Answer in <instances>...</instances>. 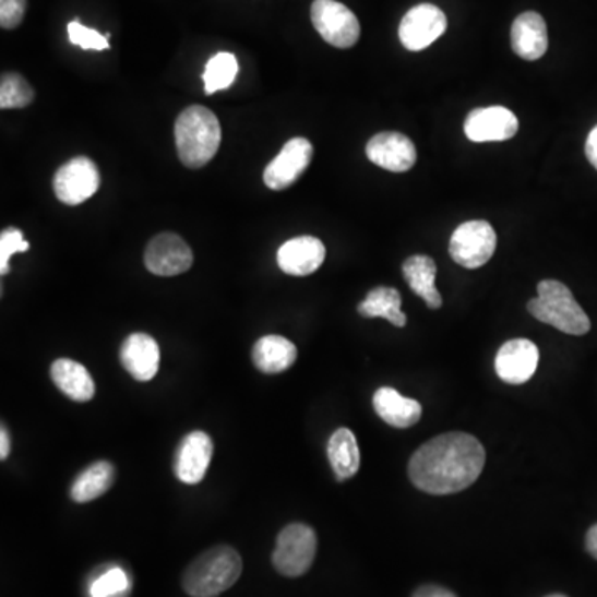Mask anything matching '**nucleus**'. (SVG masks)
Wrapping results in <instances>:
<instances>
[{
  "label": "nucleus",
  "mask_w": 597,
  "mask_h": 597,
  "mask_svg": "<svg viewBox=\"0 0 597 597\" xmlns=\"http://www.w3.org/2000/svg\"><path fill=\"white\" fill-rule=\"evenodd\" d=\"M28 248H31V244L24 241L21 229L9 228L2 231V235H0V273H2V276L11 273L9 261H11L12 254L27 252Z\"/></svg>",
  "instance_id": "c756f323"
},
{
  "label": "nucleus",
  "mask_w": 597,
  "mask_h": 597,
  "mask_svg": "<svg viewBox=\"0 0 597 597\" xmlns=\"http://www.w3.org/2000/svg\"><path fill=\"white\" fill-rule=\"evenodd\" d=\"M115 483V468L111 463L97 462L88 466L73 481L70 488V498L75 503H91L104 497Z\"/></svg>",
  "instance_id": "b1692460"
},
{
  "label": "nucleus",
  "mask_w": 597,
  "mask_h": 597,
  "mask_svg": "<svg viewBox=\"0 0 597 597\" xmlns=\"http://www.w3.org/2000/svg\"><path fill=\"white\" fill-rule=\"evenodd\" d=\"M121 363L133 379L150 382L159 369V347L152 335L136 332L123 343L120 353Z\"/></svg>",
  "instance_id": "f3484780"
},
{
  "label": "nucleus",
  "mask_w": 597,
  "mask_h": 597,
  "mask_svg": "<svg viewBox=\"0 0 597 597\" xmlns=\"http://www.w3.org/2000/svg\"><path fill=\"white\" fill-rule=\"evenodd\" d=\"M411 597H456L452 590L445 589L442 586H435V584H427V586L418 587Z\"/></svg>",
  "instance_id": "2f4dec72"
},
{
  "label": "nucleus",
  "mask_w": 597,
  "mask_h": 597,
  "mask_svg": "<svg viewBox=\"0 0 597 597\" xmlns=\"http://www.w3.org/2000/svg\"><path fill=\"white\" fill-rule=\"evenodd\" d=\"M586 156L590 165L597 169V127L590 130L589 136L586 140Z\"/></svg>",
  "instance_id": "473e14b6"
},
{
  "label": "nucleus",
  "mask_w": 597,
  "mask_h": 597,
  "mask_svg": "<svg viewBox=\"0 0 597 597\" xmlns=\"http://www.w3.org/2000/svg\"><path fill=\"white\" fill-rule=\"evenodd\" d=\"M127 589V573L120 568H110L92 583L91 597H117Z\"/></svg>",
  "instance_id": "cd10ccee"
},
{
  "label": "nucleus",
  "mask_w": 597,
  "mask_h": 597,
  "mask_svg": "<svg viewBox=\"0 0 597 597\" xmlns=\"http://www.w3.org/2000/svg\"><path fill=\"white\" fill-rule=\"evenodd\" d=\"M318 551V536L311 526L292 523L277 536L273 564L286 577H299L311 570Z\"/></svg>",
  "instance_id": "39448f33"
},
{
  "label": "nucleus",
  "mask_w": 597,
  "mask_h": 597,
  "mask_svg": "<svg viewBox=\"0 0 597 597\" xmlns=\"http://www.w3.org/2000/svg\"><path fill=\"white\" fill-rule=\"evenodd\" d=\"M546 597H568V596H563V594H551V596H546Z\"/></svg>",
  "instance_id": "c9c22d12"
},
{
  "label": "nucleus",
  "mask_w": 597,
  "mask_h": 597,
  "mask_svg": "<svg viewBox=\"0 0 597 597\" xmlns=\"http://www.w3.org/2000/svg\"><path fill=\"white\" fill-rule=\"evenodd\" d=\"M238 60L232 53L219 52L207 62L204 70V92L206 95L216 94L219 91H226L235 83L238 75Z\"/></svg>",
  "instance_id": "a878e982"
},
{
  "label": "nucleus",
  "mask_w": 597,
  "mask_h": 597,
  "mask_svg": "<svg viewBox=\"0 0 597 597\" xmlns=\"http://www.w3.org/2000/svg\"><path fill=\"white\" fill-rule=\"evenodd\" d=\"M100 188V171L87 156H76L60 166L53 178V191L63 204L76 206L94 196Z\"/></svg>",
  "instance_id": "6e6552de"
},
{
  "label": "nucleus",
  "mask_w": 597,
  "mask_h": 597,
  "mask_svg": "<svg viewBox=\"0 0 597 597\" xmlns=\"http://www.w3.org/2000/svg\"><path fill=\"white\" fill-rule=\"evenodd\" d=\"M324 260L325 246L314 236L289 239L277 251V264L289 276H311L322 266Z\"/></svg>",
  "instance_id": "dca6fc26"
},
{
  "label": "nucleus",
  "mask_w": 597,
  "mask_h": 597,
  "mask_svg": "<svg viewBox=\"0 0 597 597\" xmlns=\"http://www.w3.org/2000/svg\"><path fill=\"white\" fill-rule=\"evenodd\" d=\"M367 158L380 168L404 174L417 162V150L408 136L383 132L372 136L366 146Z\"/></svg>",
  "instance_id": "4468645a"
},
{
  "label": "nucleus",
  "mask_w": 597,
  "mask_h": 597,
  "mask_svg": "<svg viewBox=\"0 0 597 597\" xmlns=\"http://www.w3.org/2000/svg\"><path fill=\"white\" fill-rule=\"evenodd\" d=\"M327 456L338 481L356 477L360 468V450L349 429L335 430L329 440Z\"/></svg>",
  "instance_id": "5701e85b"
},
{
  "label": "nucleus",
  "mask_w": 597,
  "mask_h": 597,
  "mask_svg": "<svg viewBox=\"0 0 597 597\" xmlns=\"http://www.w3.org/2000/svg\"><path fill=\"white\" fill-rule=\"evenodd\" d=\"M497 232L487 222H468L459 225L450 239V255L466 270H478L493 258Z\"/></svg>",
  "instance_id": "0eeeda50"
},
{
  "label": "nucleus",
  "mask_w": 597,
  "mask_h": 597,
  "mask_svg": "<svg viewBox=\"0 0 597 597\" xmlns=\"http://www.w3.org/2000/svg\"><path fill=\"white\" fill-rule=\"evenodd\" d=\"M314 148L306 139H292L264 169V183L274 191L287 190L311 165Z\"/></svg>",
  "instance_id": "9b49d317"
},
{
  "label": "nucleus",
  "mask_w": 597,
  "mask_h": 597,
  "mask_svg": "<svg viewBox=\"0 0 597 597\" xmlns=\"http://www.w3.org/2000/svg\"><path fill=\"white\" fill-rule=\"evenodd\" d=\"M213 442L204 432H191L181 440L175 459V474L181 483L198 485L206 477L213 458Z\"/></svg>",
  "instance_id": "2eb2a0df"
},
{
  "label": "nucleus",
  "mask_w": 597,
  "mask_h": 597,
  "mask_svg": "<svg viewBox=\"0 0 597 597\" xmlns=\"http://www.w3.org/2000/svg\"><path fill=\"white\" fill-rule=\"evenodd\" d=\"M405 280L410 289L421 297L430 309L442 308V296L435 287L437 264L429 255H411L405 261L404 266Z\"/></svg>",
  "instance_id": "4be33fe9"
},
{
  "label": "nucleus",
  "mask_w": 597,
  "mask_h": 597,
  "mask_svg": "<svg viewBox=\"0 0 597 597\" xmlns=\"http://www.w3.org/2000/svg\"><path fill=\"white\" fill-rule=\"evenodd\" d=\"M241 574L239 552L231 546H213L187 568L183 589L191 597H216L235 586Z\"/></svg>",
  "instance_id": "7ed1b4c3"
},
{
  "label": "nucleus",
  "mask_w": 597,
  "mask_h": 597,
  "mask_svg": "<svg viewBox=\"0 0 597 597\" xmlns=\"http://www.w3.org/2000/svg\"><path fill=\"white\" fill-rule=\"evenodd\" d=\"M373 408L385 423L395 429H410L421 418L420 402L404 397L392 387H380L375 392Z\"/></svg>",
  "instance_id": "6ab92c4d"
},
{
  "label": "nucleus",
  "mask_w": 597,
  "mask_h": 597,
  "mask_svg": "<svg viewBox=\"0 0 597 597\" xmlns=\"http://www.w3.org/2000/svg\"><path fill=\"white\" fill-rule=\"evenodd\" d=\"M193 251L175 232H162L145 249V266L155 276L171 277L187 273L193 266Z\"/></svg>",
  "instance_id": "9d476101"
},
{
  "label": "nucleus",
  "mask_w": 597,
  "mask_h": 597,
  "mask_svg": "<svg viewBox=\"0 0 597 597\" xmlns=\"http://www.w3.org/2000/svg\"><path fill=\"white\" fill-rule=\"evenodd\" d=\"M178 156L188 168H203L222 145V124L210 108L191 105L175 123Z\"/></svg>",
  "instance_id": "f03ea898"
},
{
  "label": "nucleus",
  "mask_w": 597,
  "mask_h": 597,
  "mask_svg": "<svg viewBox=\"0 0 597 597\" xmlns=\"http://www.w3.org/2000/svg\"><path fill=\"white\" fill-rule=\"evenodd\" d=\"M311 21L319 35L332 47L350 49L359 41V19L337 0H314Z\"/></svg>",
  "instance_id": "423d86ee"
},
{
  "label": "nucleus",
  "mask_w": 597,
  "mask_h": 597,
  "mask_svg": "<svg viewBox=\"0 0 597 597\" xmlns=\"http://www.w3.org/2000/svg\"><path fill=\"white\" fill-rule=\"evenodd\" d=\"M449 22L442 9L433 4L415 5L402 19L398 37L402 46L410 52H420L432 46L445 34Z\"/></svg>",
  "instance_id": "1a4fd4ad"
},
{
  "label": "nucleus",
  "mask_w": 597,
  "mask_h": 597,
  "mask_svg": "<svg viewBox=\"0 0 597 597\" xmlns=\"http://www.w3.org/2000/svg\"><path fill=\"white\" fill-rule=\"evenodd\" d=\"M518 132V118L504 107L477 108L465 120L466 139L475 143L506 142Z\"/></svg>",
  "instance_id": "f8f14e48"
},
{
  "label": "nucleus",
  "mask_w": 597,
  "mask_h": 597,
  "mask_svg": "<svg viewBox=\"0 0 597 597\" xmlns=\"http://www.w3.org/2000/svg\"><path fill=\"white\" fill-rule=\"evenodd\" d=\"M539 350L528 338H513L498 350L494 369L498 377L510 385H522L538 369Z\"/></svg>",
  "instance_id": "ddd939ff"
},
{
  "label": "nucleus",
  "mask_w": 597,
  "mask_h": 597,
  "mask_svg": "<svg viewBox=\"0 0 597 597\" xmlns=\"http://www.w3.org/2000/svg\"><path fill=\"white\" fill-rule=\"evenodd\" d=\"M50 377L56 387L70 401L88 402L94 398V379L82 363L72 359H57L50 367Z\"/></svg>",
  "instance_id": "aec40b11"
},
{
  "label": "nucleus",
  "mask_w": 597,
  "mask_h": 597,
  "mask_svg": "<svg viewBox=\"0 0 597 597\" xmlns=\"http://www.w3.org/2000/svg\"><path fill=\"white\" fill-rule=\"evenodd\" d=\"M9 452H11V440H9L8 430L2 427L0 430V458H8Z\"/></svg>",
  "instance_id": "f704fd0d"
},
{
  "label": "nucleus",
  "mask_w": 597,
  "mask_h": 597,
  "mask_svg": "<svg viewBox=\"0 0 597 597\" xmlns=\"http://www.w3.org/2000/svg\"><path fill=\"white\" fill-rule=\"evenodd\" d=\"M27 0H0V25L5 31L19 27L24 21Z\"/></svg>",
  "instance_id": "7c9ffc66"
},
{
  "label": "nucleus",
  "mask_w": 597,
  "mask_h": 597,
  "mask_svg": "<svg viewBox=\"0 0 597 597\" xmlns=\"http://www.w3.org/2000/svg\"><path fill=\"white\" fill-rule=\"evenodd\" d=\"M34 91L19 73H5L0 82V108H25L34 102Z\"/></svg>",
  "instance_id": "bb28decb"
},
{
  "label": "nucleus",
  "mask_w": 597,
  "mask_h": 597,
  "mask_svg": "<svg viewBox=\"0 0 597 597\" xmlns=\"http://www.w3.org/2000/svg\"><path fill=\"white\" fill-rule=\"evenodd\" d=\"M528 311L542 324L552 325L570 335H586L590 321L570 287L560 280L546 279L538 284V297L528 302Z\"/></svg>",
  "instance_id": "20e7f679"
},
{
  "label": "nucleus",
  "mask_w": 597,
  "mask_h": 597,
  "mask_svg": "<svg viewBox=\"0 0 597 597\" xmlns=\"http://www.w3.org/2000/svg\"><path fill=\"white\" fill-rule=\"evenodd\" d=\"M511 47L516 56L533 62L548 50V27L538 12H525L511 25Z\"/></svg>",
  "instance_id": "a211bd4d"
},
{
  "label": "nucleus",
  "mask_w": 597,
  "mask_h": 597,
  "mask_svg": "<svg viewBox=\"0 0 597 597\" xmlns=\"http://www.w3.org/2000/svg\"><path fill=\"white\" fill-rule=\"evenodd\" d=\"M483 445L468 433L452 432L421 445L408 463L411 483L423 493H458L471 487L483 471Z\"/></svg>",
  "instance_id": "f257e3e1"
},
{
  "label": "nucleus",
  "mask_w": 597,
  "mask_h": 597,
  "mask_svg": "<svg viewBox=\"0 0 597 597\" xmlns=\"http://www.w3.org/2000/svg\"><path fill=\"white\" fill-rule=\"evenodd\" d=\"M586 549L590 557H593L594 560H597V525H594L593 528L587 532Z\"/></svg>",
  "instance_id": "72a5a7b5"
},
{
  "label": "nucleus",
  "mask_w": 597,
  "mask_h": 597,
  "mask_svg": "<svg viewBox=\"0 0 597 597\" xmlns=\"http://www.w3.org/2000/svg\"><path fill=\"white\" fill-rule=\"evenodd\" d=\"M357 311L367 319H387L395 327L407 325V315L402 312L401 292L394 287H375L370 290Z\"/></svg>",
  "instance_id": "393cba45"
},
{
  "label": "nucleus",
  "mask_w": 597,
  "mask_h": 597,
  "mask_svg": "<svg viewBox=\"0 0 597 597\" xmlns=\"http://www.w3.org/2000/svg\"><path fill=\"white\" fill-rule=\"evenodd\" d=\"M297 349L289 338L280 335H266L254 344L252 362L263 373H280L294 366Z\"/></svg>",
  "instance_id": "412c9836"
},
{
  "label": "nucleus",
  "mask_w": 597,
  "mask_h": 597,
  "mask_svg": "<svg viewBox=\"0 0 597 597\" xmlns=\"http://www.w3.org/2000/svg\"><path fill=\"white\" fill-rule=\"evenodd\" d=\"M69 38L73 46L82 47L83 50H97V52H100V50H107L110 47V44H108L110 34L102 35L100 32L85 27L79 21L70 22Z\"/></svg>",
  "instance_id": "c85d7f7f"
}]
</instances>
